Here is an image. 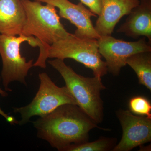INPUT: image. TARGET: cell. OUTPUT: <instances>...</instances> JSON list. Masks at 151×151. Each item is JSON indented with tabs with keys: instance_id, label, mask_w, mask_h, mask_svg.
<instances>
[{
	"instance_id": "2",
	"label": "cell",
	"mask_w": 151,
	"mask_h": 151,
	"mask_svg": "<svg viewBox=\"0 0 151 151\" xmlns=\"http://www.w3.org/2000/svg\"><path fill=\"white\" fill-rule=\"evenodd\" d=\"M21 1L26 15L22 34L35 38L40 50L33 66L45 68L49 47L55 42L66 38L70 33L60 22L54 6L49 4L43 5L36 1Z\"/></svg>"
},
{
	"instance_id": "11",
	"label": "cell",
	"mask_w": 151,
	"mask_h": 151,
	"mask_svg": "<svg viewBox=\"0 0 151 151\" xmlns=\"http://www.w3.org/2000/svg\"><path fill=\"white\" fill-rule=\"evenodd\" d=\"M140 1V4L132 10L117 32L133 38L143 36L151 42V0Z\"/></svg>"
},
{
	"instance_id": "4",
	"label": "cell",
	"mask_w": 151,
	"mask_h": 151,
	"mask_svg": "<svg viewBox=\"0 0 151 151\" xmlns=\"http://www.w3.org/2000/svg\"><path fill=\"white\" fill-rule=\"evenodd\" d=\"M48 58H70L82 63L101 77L108 73L106 63L102 59L97 40L81 38L70 34L66 38L55 42L48 50Z\"/></svg>"
},
{
	"instance_id": "1",
	"label": "cell",
	"mask_w": 151,
	"mask_h": 151,
	"mask_svg": "<svg viewBox=\"0 0 151 151\" xmlns=\"http://www.w3.org/2000/svg\"><path fill=\"white\" fill-rule=\"evenodd\" d=\"M40 139L60 151H69L73 147L89 141V132L100 129L97 124L78 105L66 104L33 122Z\"/></svg>"
},
{
	"instance_id": "6",
	"label": "cell",
	"mask_w": 151,
	"mask_h": 151,
	"mask_svg": "<svg viewBox=\"0 0 151 151\" xmlns=\"http://www.w3.org/2000/svg\"><path fill=\"white\" fill-rule=\"evenodd\" d=\"M25 42L32 47L38 46L37 41L34 37L22 34L17 37L0 34V55L3 63L1 76L6 91H12L9 86L14 81H19L27 86L26 77L33 64V60L27 62L25 58L22 57L21 54L20 46Z\"/></svg>"
},
{
	"instance_id": "16",
	"label": "cell",
	"mask_w": 151,
	"mask_h": 151,
	"mask_svg": "<svg viewBox=\"0 0 151 151\" xmlns=\"http://www.w3.org/2000/svg\"><path fill=\"white\" fill-rule=\"evenodd\" d=\"M80 2L87 6L95 15L99 16L102 8V0H80Z\"/></svg>"
},
{
	"instance_id": "8",
	"label": "cell",
	"mask_w": 151,
	"mask_h": 151,
	"mask_svg": "<svg viewBox=\"0 0 151 151\" xmlns=\"http://www.w3.org/2000/svg\"><path fill=\"white\" fill-rule=\"evenodd\" d=\"M116 115L122 126L123 134L113 151H129L151 141V118L136 116L128 110H119Z\"/></svg>"
},
{
	"instance_id": "3",
	"label": "cell",
	"mask_w": 151,
	"mask_h": 151,
	"mask_svg": "<svg viewBox=\"0 0 151 151\" xmlns=\"http://www.w3.org/2000/svg\"><path fill=\"white\" fill-rule=\"evenodd\" d=\"M49 63L62 76L65 85L79 106L86 115L97 124L103 119V104L100 92L106 89L101 78L85 77L76 73L64 60L55 58Z\"/></svg>"
},
{
	"instance_id": "15",
	"label": "cell",
	"mask_w": 151,
	"mask_h": 151,
	"mask_svg": "<svg viewBox=\"0 0 151 151\" xmlns=\"http://www.w3.org/2000/svg\"><path fill=\"white\" fill-rule=\"evenodd\" d=\"M129 105L132 113L151 118V104L146 97L142 96L133 97L129 101Z\"/></svg>"
},
{
	"instance_id": "5",
	"label": "cell",
	"mask_w": 151,
	"mask_h": 151,
	"mask_svg": "<svg viewBox=\"0 0 151 151\" xmlns=\"http://www.w3.org/2000/svg\"><path fill=\"white\" fill-rule=\"evenodd\" d=\"M40 84L32 101L23 107L14 108V112L20 115V125H24L33 116L47 115L57 108L66 104L77 105L76 101L66 86L59 87L46 73L39 74Z\"/></svg>"
},
{
	"instance_id": "13",
	"label": "cell",
	"mask_w": 151,
	"mask_h": 151,
	"mask_svg": "<svg viewBox=\"0 0 151 151\" xmlns=\"http://www.w3.org/2000/svg\"><path fill=\"white\" fill-rule=\"evenodd\" d=\"M127 64L132 68L137 76L139 84L151 90V52H139L129 57Z\"/></svg>"
},
{
	"instance_id": "17",
	"label": "cell",
	"mask_w": 151,
	"mask_h": 151,
	"mask_svg": "<svg viewBox=\"0 0 151 151\" xmlns=\"http://www.w3.org/2000/svg\"><path fill=\"white\" fill-rule=\"evenodd\" d=\"M0 81H1V77H0ZM0 94L4 97H7L8 95V93L5 91L2 90L1 87H0ZM0 115L4 117L6 120L7 122L10 123V124H12V125L18 124V122L17 121L16 119H15L13 116H9L8 114H6L2 110L1 108H0Z\"/></svg>"
},
{
	"instance_id": "7",
	"label": "cell",
	"mask_w": 151,
	"mask_h": 151,
	"mask_svg": "<svg viewBox=\"0 0 151 151\" xmlns=\"http://www.w3.org/2000/svg\"><path fill=\"white\" fill-rule=\"evenodd\" d=\"M98 49L105 60L108 71L118 76L122 67L127 64V59L139 52H151V42L145 37L136 41H126L111 35L100 37L97 40Z\"/></svg>"
},
{
	"instance_id": "10",
	"label": "cell",
	"mask_w": 151,
	"mask_h": 151,
	"mask_svg": "<svg viewBox=\"0 0 151 151\" xmlns=\"http://www.w3.org/2000/svg\"><path fill=\"white\" fill-rule=\"evenodd\" d=\"M140 0H102V8L94 28L100 37L111 35L124 16L140 4Z\"/></svg>"
},
{
	"instance_id": "12",
	"label": "cell",
	"mask_w": 151,
	"mask_h": 151,
	"mask_svg": "<svg viewBox=\"0 0 151 151\" xmlns=\"http://www.w3.org/2000/svg\"><path fill=\"white\" fill-rule=\"evenodd\" d=\"M26 15L21 0H0V34H22Z\"/></svg>"
},
{
	"instance_id": "14",
	"label": "cell",
	"mask_w": 151,
	"mask_h": 151,
	"mask_svg": "<svg viewBox=\"0 0 151 151\" xmlns=\"http://www.w3.org/2000/svg\"><path fill=\"white\" fill-rule=\"evenodd\" d=\"M116 139L101 137L97 140L73 147L69 151H108L116 145Z\"/></svg>"
},
{
	"instance_id": "9",
	"label": "cell",
	"mask_w": 151,
	"mask_h": 151,
	"mask_svg": "<svg viewBox=\"0 0 151 151\" xmlns=\"http://www.w3.org/2000/svg\"><path fill=\"white\" fill-rule=\"evenodd\" d=\"M50 4L59 9L60 17L66 19L77 28L74 35L81 38L98 40L100 37L92 24L91 17L96 15L88 9L82 3L77 4L68 0H35Z\"/></svg>"
}]
</instances>
